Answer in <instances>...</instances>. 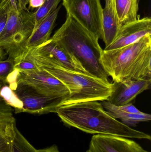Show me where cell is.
Instances as JSON below:
<instances>
[{
  "label": "cell",
  "mask_w": 151,
  "mask_h": 152,
  "mask_svg": "<svg viewBox=\"0 0 151 152\" xmlns=\"http://www.w3.org/2000/svg\"><path fill=\"white\" fill-rule=\"evenodd\" d=\"M56 113L66 126L87 134L151 140L149 134L129 127L113 118L98 101L62 105Z\"/></svg>",
  "instance_id": "cell-1"
},
{
  "label": "cell",
  "mask_w": 151,
  "mask_h": 152,
  "mask_svg": "<svg viewBox=\"0 0 151 152\" xmlns=\"http://www.w3.org/2000/svg\"><path fill=\"white\" fill-rule=\"evenodd\" d=\"M30 58L39 69L47 71L68 88L69 95L64 104L87 101H106L111 95L113 84L92 75L66 69L49 58L27 51Z\"/></svg>",
  "instance_id": "cell-2"
},
{
  "label": "cell",
  "mask_w": 151,
  "mask_h": 152,
  "mask_svg": "<svg viewBox=\"0 0 151 152\" xmlns=\"http://www.w3.org/2000/svg\"><path fill=\"white\" fill-rule=\"evenodd\" d=\"M101 63L113 82L151 79V34L122 48L103 50Z\"/></svg>",
  "instance_id": "cell-3"
},
{
  "label": "cell",
  "mask_w": 151,
  "mask_h": 152,
  "mask_svg": "<svg viewBox=\"0 0 151 152\" xmlns=\"http://www.w3.org/2000/svg\"><path fill=\"white\" fill-rule=\"evenodd\" d=\"M51 38L77 59L89 74L109 81L101 63L103 50L98 39L74 19L66 15L65 22Z\"/></svg>",
  "instance_id": "cell-4"
},
{
  "label": "cell",
  "mask_w": 151,
  "mask_h": 152,
  "mask_svg": "<svg viewBox=\"0 0 151 152\" xmlns=\"http://www.w3.org/2000/svg\"><path fill=\"white\" fill-rule=\"evenodd\" d=\"M34 12L18 9L16 11L10 5L8 18L3 31L0 35V46L8 58L18 61L25 53L27 40L33 31Z\"/></svg>",
  "instance_id": "cell-5"
},
{
  "label": "cell",
  "mask_w": 151,
  "mask_h": 152,
  "mask_svg": "<svg viewBox=\"0 0 151 152\" xmlns=\"http://www.w3.org/2000/svg\"><path fill=\"white\" fill-rule=\"evenodd\" d=\"M62 4L66 15L101 39L103 9L100 0H63Z\"/></svg>",
  "instance_id": "cell-6"
},
{
  "label": "cell",
  "mask_w": 151,
  "mask_h": 152,
  "mask_svg": "<svg viewBox=\"0 0 151 152\" xmlns=\"http://www.w3.org/2000/svg\"><path fill=\"white\" fill-rule=\"evenodd\" d=\"M14 91L23 103V112L32 114L41 115L56 113L57 109L63 105L67 98L47 95L22 83H17Z\"/></svg>",
  "instance_id": "cell-7"
},
{
  "label": "cell",
  "mask_w": 151,
  "mask_h": 152,
  "mask_svg": "<svg viewBox=\"0 0 151 152\" xmlns=\"http://www.w3.org/2000/svg\"><path fill=\"white\" fill-rule=\"evenodd\" d=\"M17 82L28 85L47 95L68 97L70 93L67 87L59 80L42 69L27 73L20 72Z\"/></svg>",
  "instance_id": "cell-8"
},
{
  "label": "cell",
  "mask_w": 151,
  "mask_h": 152,
  "mask_svg": "<svg viewBox=\"0 0 151 152\" xmlns=\"http://www.w3.org/2000/svg\"><path fill=\"white\" fill-rule=\"evenodd\" d=\"M86 152H150L139 144L127 138L95 135Z\"/></svg>",
  "instance_id": "cell-9"
},
{
  "label": "cell",
  "mask_w": 151,
  "mask_h": 152,
  "mask_svg": "<svg viewBox=\"0 0 151 152\" xmlns=\"http://www.w3.org/2000/svg\"><path fill=\"white\" fill-rule=\"evenodd\" d=\"M29 50L54 60L66 69L91 75L86 71L77 59L64 50L51 38L38 47Z\"/></svg>",
  "instance_id": "cell-10"
},
{
  "label": "cell",
  "mask_w": 151,
  "mask_h": 152,
  "mask_svg": "<svg viewBox=\"0 0 151 152\" xmlns=\"http://www.w3.org/2000/svg\"><path fill=\"white\" fill-rule=\"evenodd\" d=\"M111 95L106 101L117 106L131 103L138 95L150 88L151 79L113 82Z\"/></svg>",
  "instance_id": "cell-11"
},
{
  "label": "cell",
  "mask_w": 151,
  "mask_h": 152,
  "mask_svg": "<svg viewBox=\"0 0 151 152\" xmlns=\"http://www.w3.org/2000/svg\"><path fill=\"white\" fill-rule=\"evenodd\" d=\"M148 34H151V18H138L134 22L122 26L113 42L104 50H111L125 47Z\"/></svg>",
  "instance_id": "cell-12"
},
{
  "label": "cell",
  "mask_w": 151,
  "mask_h": 152,
  "mask_svg": "<svg viewBox=\"0 0 151 152\" xmlns=\"http://www.w3.org/2000/svg\"><path fill=\"white\" fill-rule=\"evenodd\" d=\"M121 27L115 11L114 1L112 0L103 10L101 39L105 44V48L113 42Z\"/></svg>",
  "instance_id": "cell-13"
},
{
  "label": "cell",
  "mask_w": 151,
  "mask_h": 152,
  "mask_svg": "<svg viewBox=\"0 0 151 152\" xmlns=\"http://www.w3.org/2000/svg\"><path fill=\"white\" fill-rule=\"evenodd\" d=\"M60 8L61 6L58 7L56 10L43 20L33 31L27 42L25 53L27 51L38 47L50 39V37Z\"/></svg>",
  "instance_id": "cell-14"
},
{
  "label": "cell",
  "mask_w": 151,
  "mask_h": 152,
  "mask_svg": "<svg viewBox=\"0 0 151 152\" xmlns=\"http://www.w3.org/2000/svg\"><path fill=\"white\" fill-rule=\"evenodd\" d=\"M101 103L108 114L114 118L121 120V122L129 127L136 126L140 122L149 121L151 119V115L148 113L142 112L139 113L125 112L120 110L118 106L111 104L107 101H102Z\"/></svg>",
  "instance_id": "cell-15"
},
{
  "label": "cell",
  "mask_w": 151,
  "mask_h": 152,
  "mask_svg": "<svg viewBox=\"0 0 151 152\" xmlns=\"http://www.w3.org/2000/svg\"><path fill=\"white\" fill-rule=\"evenodd\" d=\"M115 11L121 26L138 18L139 0H113Z\"/></svg>",
  "instance_id": "cell-16"
},
{
  "label": "cell",
  "mask_w": 151,
  "mask_h": 152,
  "mask_svg": "<svg viewBox=\"0 0 151 152\" xmlns=\"http://www.w3.org/2000/svg\"><path fill=\"white\" fill-rule=\"evenodd\" d=\"M61 0H44L42 5L34 12L35 26L33 31L40 23L57 8Z\"/></svg>",
  "instance_id": "cell-17"
},
{
  "label": "cell",
  "mask_w": 151,
  "mask_h": 152,
  "mask_svg": "<svg viewBox=\"0 0 151 152\" xmlns=\"http://www.w3.org/2000/svg\"><path fill=\"white\" fill-rule=\"evenodd\" d=\"M0 96L8 105L15 109L16 113L23 112L22 101L7 84L3 83L0 88Z\"/></svg>",
  "instance_id": "cell-18"
},
{
  "label": "cell",
  "mask_w": 151,
  "mask_h": 152,
  "mask_svg": "<svg viewBox=\"0 0 151 152\" xmlns=\"http://www.w3.org/2000/svg\"><path fill=\"white\" fill-rule=\"evenodd\" d=\"M11 152H38L17 128L11 143Z\"/></svg>",
  "instance_id": "cell-19"
},
{
  "label": "cell",
  "mask_w": 151,
  "mask_h": 152,
  "mask_svg": "<svg viewBox=\"0 0 151 152\" xmlns=\"http://www.w3.org/2000/svg\"><path fill=\"white\" fill-rule=\"evenodd\" d=\"M14 69L20 73H27L39 70L35 63L30 58L24 56L22 58L15 61Z\"/></svg>",
  "instance_id": "cell-20"
},
{
  "label": "cell",
  "mask_w": 151,
  "mask_h": 152,
  "mask_svg": "<svg viewBox=\"0 0 151 152\" xmlns=\"http://www.w3.org/2000/svg\"><path fill=\"white\" fill-rule=\"evenodd\" d=\"M15 64L14 60L11 58L0 61V81L5 84L8 76L15 69Z\"/></svg>",
  "instance_id": "cell-21"
},
{
  "label": "cell",
  "mask_w": 151,
  "mask_h": 152,
  "mask_svg": "<svg viewBox=\"0 0 151 152\" xmlns=\"http://www.w3.org/2000/svg\"><path fill=\"white\" fill-rule=\"evenodd\" d=\"M9 8V0H7L0 8V35L3 31L6 25Z\"/></svg>",
  "instance_id": "cell-22"
},
{
  "label": "cell",
  "mask_w": 151,
  "mask_h": 152,
  "mask_svg": "<svg viewBox=\"0 0 151 152\" xmlns=\"http://www.w3.org/2000/svg\"><path fill=\"white\" fill-rule=\"evenodd\" d=\"M118 107L121 110L128 113H139L142 112L131 103L122 106H118Z\"/></svg>",
  "instance_id": "cell-23"
},
{
  "label": "cell",
  "mask_w": 151,
  "mask_h": 152,
  "mask_svg": "<svg viewBox=\"0 0 151 152\" xmlns=\"http://www.w3.org/2000/svg\"><path fill=\"white\" fill-rule=\"evenodd\" d=\"M0 152H11V143L0 135Z\"/></svg>",
  "instance_id": "cell-24"
},
{
  "label": "cell",
  "mask_w": 151,
  "mask_h": 152,
  "mask_svg": "<svg viewBox=\"0 0 151 152\" xmlns=\"http://www.w3.org/2000/svg\"><path fill=\"white\" fill-rule=\"evenodd\" d=\"M44 0H29V9L40 8L43 3Z\"/></svg>",
  "instance_id": "cell-25"
},
{
  "label": "cell",
  "mask_w": 151,
  "mask_h": 152,
  "mask_svg": "<svg viewBox=\"0 0 151 152\" xmlns=\"http://www.w3.org/2000/svg\"><path fill=\"white\" fill-rule=\"evenodd\" d=\"M37 151L38 152H60L57 146L56 145H52L45 149L37 150Z\"/></svg>",
  "instance_id": "cell-26"
},
{
  "label": "cell",
  "mask_w": 151,
  "mask_h": 152,
  "mask_svg": "<svg viewBox=\"0 0 151 152\" xmlns=\"http://www.w3.org/2000/svg\"><path fill=\"white\" fill-rule=\"evenodd\" d=\"M17 1L18 9L21 10H27V5L29 2V0H17Z\"/></svg>",
  "instance_id": "cell-27"
},
{
  "label": "cell",
  "mask_w": 151,
  "mask_h": 152,
  "mask_svg": "<svg viewBox=\"0 0 151 152\" xmlns=\"http://www.w3.org/2000/svg\"><path fill=\"white\" fill-rule=\"evenodd\" d=\"M10 5L12 9L16 10L18 11V6L17 1V0H9Z\"/></svg>",
  "instance_id": "cell-28"
},
{
  "label": "cell",
  "mask_w": 151,
  "mask_h": 152,
  "mask_svg": "<svg viewBox=\"0 0 151 152\" xmlns=\"http://www.w3.org/2000/svg\"><path fill=\"white\" fill-rule=\"evenodd\" d=\"M6 55V53L5 51L0 46V61L4 60Z\"/></svg>",
  "instance_id": "cell-29"
},
{
  "label": "cell",
  "mask_w": 151,
  "mask_h": 152,
  "mask_svg": "<svg viewBox=\"0 0 151 152\" xmlns=\"http://www.w3.org/2000/svg\"><path fill=\"white\" fill-rule=\"evenodd\" d=\"M112 0H105V6H108L111 3Z\"/></svg>",
  "instance_id": "cell-30"
},
{
  "label": "cell",
  "mask_w": 151,
  "mask_h": 152,
  "mask_svg": "<svg viewBox=\"0 0 151 152\" xmlns=\"http://www.w3.org/2000/svg\"><path fill=\"white\" fill-rule=\"evenodd\" d=\"M7 0H0V8L2 6L3 4Z\"/></svg>",
  "instance_id": "cell-31"
},
{
  "label": "cell",
  "mask_w": 151,
  "mask_h": 152,
  "mask_svg": "<svg viewBox=\"0 0 151 152\" xmlns=\"http://www.w3.org/2000/svg\"><path fill=\"white\" fill-rule=\"evenodd\" d=\"M3 83H1V82H0V88H1V87Z\"/></svg>",
  "instance_id": "cell-32"
},
{
  "label": "cell",
  "mask_w": 151,
  "mask_h": 152,
  "mask_svg": "<svg viewBox=\"0 0 151 152\" xmlns=\"http://www.w3.org/2000/svg\"><path fill=\"white\" fill-rule=\"evenodd\" d=\"M5 2H6V1H5ZM1 7H2V6H1Z\"/></svg>",
  "instance_id": "cell-33"
}]
</instances>
